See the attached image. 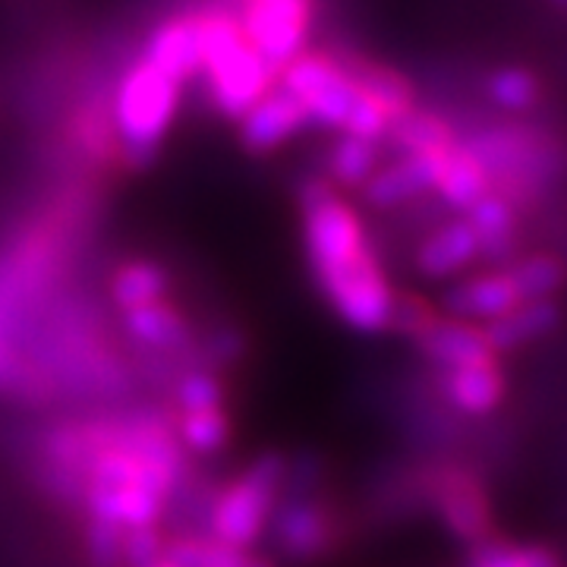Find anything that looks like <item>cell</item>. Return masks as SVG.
<instances>
[{
    "label": "cell",
    "instance_id": "6da1fadb",
    "mask_svg": "<svg viewBox=\"0 0 567 567\" xmlns=\"http://www.w3.org/2000/svg\"><path fill=\"white\" fill-rule=\"evenodd\" d=\"M199 44H203V76L212 107L224 121L237 123L252 104L275 85V70L246 41L240 20L230 7L215 3L193 10Z\"/></svg>",
    "mask_w": 567,
    "mask_h": 567
},
{
    "label": "cell",
    "instance_id": "7a4b0ae2",
    "mask_svg": "<svg viewBox=\"0 0 567 567\" xmlns=\"http://www.w3.org/2000/svg\"><path fill=\"white\" fill-rule=\"evenodd\" d=\"M183 85L167 80L148 61L126 66L121 85L111 99V121L117 133L123 171H145L158 158L164 140L181 111Z\"/></svg>",
    "mask_w": 567,
    "mask_h": 567
},
{
    "label": "cell",
    "instance_id": "3957f363",
    "mask_svg": "<svg viewBox=\"0 0 567 567\" xmlns=\"http://www.w3.org/2000/svg\"><path fill=\"white\" fill-rule=\"evenodd\" d=\"M287 454L262 451L208 495L203 533L234 548H256L265 539L268 520L281 502Z\"/></svg>",
    "mask_w": 567,
    "mask_h": 567
},
{
    "label": "cell",
    "instance_id": "277c9868",
    "mask_svg": "<svg viewBox=\"0 0 567 567\" xmlns=\"http://www.w3.org/2000/svg\"><path fill=\"white\" fill-rule=\"evenodd\" d=\"M265 539L275 548L281 567H316L344 546V514L328 502V495H281Z\"/></svg>",
    "mask_w": 567,
    "mask_h": 567
},
{
    "label": "cell",
    "instance_id": "5b68a950",
    "mask_svg": "<svg viewBox=\"0 0 567 567\" xmlns=\"http://www.w3.org/2000/svg\"><path fill=\"white\" fill-rule=\"evenodd\" d=\"M429 505L439 514L447 536L466 546L492 539V502L480 476L464 466H439L425 480Z\"/></svg>",
    "mask_w": 567,
    "mask_h": 567
},
{
    "label": "cell",
    "instance_id": "8992f818",
    "mask_svg": "<svg viewBox=\"0 0 567 567\" xmlns=\"http://www.w3.org/2000/svg\"><path fill=\"white\" fill-rule=\"evenodd\" d=\"M121 324L126 341L140 347L142 353H158L174 360L181 357L186 365H196V328L171 297L121 312Z\"/></svg>",
    "mask_w": 567,
    "mask_h": 567
},
{
    "label": "cell",
    "instance_id": "52a82bcc",
    "mask_svg": "<svg viewBox=\"0 0 567 567\" xmlns=\"http://www.w3.org/2000/svg\"><path fill=\"white\" fill-rule=\"evenodd\" d=\"M237 126H240V148L246 155L262 158V155H275L293 136H300L309 121H306L303 104L293 95H287L275 82L262 99L237 121Z\"/></svg>",
    "mask_w": 567,
    "mask_h": 567
},
{
    "label": "cell",
    "instance_id": "ba28073f",
    "mask_svg": "<svg viewBox=\"0 0 567 567\" xmlns=\"http://www.w3.org/2000/svg\"><path fill=\"white\" fill-rule=\"evenodd\" d=\"M447 148H442V152H423V155H401L394 164L379 167L360 186L363 203L369 208H379V212H391V208H401V205H410L413 199L425 196L429 189H435V181H439V171H442Z\"/></svg>",
    "mask_w": 567,
    "mask_h": 567
},
{
    "label": "cell",
    "instance_id": "9c48e42d",
    "mask_svg": "<svg viewBox=\"0 0 567 567\" xmlns=\"http://www.w3.org/2000/svg\"><path fill=\"white\" fill-rule=\"evenodd\" d=\"M142 61L162 70L164 76L177 85H189L199 80L203 76V44H199L196 17L183 13V17H171L162 25H155V32L142 48Z\"/></svg>",
    "mask_w": 567,
    "mask_h": 567
},
{
    "label": "cell",
    "instance_id": "30bf717a",
    "mask_svg": "<svg viewBox=\"0 0 567 567\" xmlns=\"http://www.w3.org/2000/svg\"><path fill=\"white\" fill-rule=\"evenodd\" d=\"M439 372V391L454 410L466 416H486L505 398V372L498 357L476 360V363L435 369Z\"/></svg>",
    "mask_w": 567,
    "mask_h": 567
},
{
    "label": "cell",
    "instance_id": "8fae6325",
    "mask_svg": "<svg viewBox=\"0 0 567 567\" xmlns=\"http://www.w3.org/2000/svg\"><path fill=\"white\" fill-rule=\"evenodd\" d=\"M520 293L517 287L511 281L507 271H486V275H473L466 281L454 284L451 290L445 293V306L447 316L454 319H466V322H492L498 316L511 312L514 306H520Z\"/></svg>",
    "mask_w": 567,
    "mask_h": 567
},
{
    "label": "cell",
    "instance_id": "7c38bea8",
    "mask_svg": "<svg viewBox=\"0 0 567 567\" xmlns=\"http://www.w3.org/2000/svg\"><path fill=\"white\" fill-rule=\"evenodd\" d=\"M413 344L435 369H451V365L476 363V360L495 357V350L486 341L483 324L454 319V316H439Z\"/></svg>",
    "mask_w": 567,
    "mask_h": 567
},
{
    "label": "cell",
    "instance_id": "4fadbf2b",
    "mask_svg": "<svg viewBox=\"0 0 567 567\" xmlns=\"http://www.w3.org/2000/svg\"><path fill=\"white\" fill-rule=\"evenodd\" d=\"M338 61L344 66L347 80L353 82L365 99H372V102L382 107L388 123L398 121L401 114L416 107V89H413V82L406 80L404 73H398L394 66L372 61V58H363L357 51L338 54Z\"/></svg>",
    "mask_w": 567,
    "mask_h": 567
},
{
    "label": "cell",
    "instance_id": "5bb4252c",
    "mask_svg": "<svg viewBox=\"0 0 567 567\" xmlns=\"http://www.w3.org/2000/svg\"><path fill=\"white\" fill-rule=\"evenodd\" d=\"M480 259V240L466 221L442 224L416 249V271L429 281H442Z\"/></svg>",
    "mask_w": 567,
    "mask_h": 567
},
{
    "label": "cell",
    "instance_id": "9a60e30c",
    "mask_svg": "<svg viewBox=\"0 0 567 567\" xmlns=\"http://www.w3.org/2000/svg\"><path fill=\"white\" fill-rule=\"evenodd\" d=\"M174 275L171 268L158 259H126L114 268L111 281H107V297L117 312H130L140 306L158 303L171 297Z\"/></svg>",
    "mask_w": 567,
    "mask_h": 567
},
{
    "label": "cell",
    "instance_id": "2e32d148",
    "mask_svg": "<svg viewBox=\"0 0 567 567\" xmlns=\"http://www.w3.org/2000/svg\"><path fill=\"white\" fill-rule=\"evenodd\" d=\"M555 324H558V306L551 300H536V303L514 306L511 312L483 324V331H486V341L495 350V357H502V353L520 350V347L546 338Z\"/></svg>",
    "mask_w": 567,
    "mask_h": 567
},
{
    "label": "cell",
    "instance_id": "e0dca14e",
    "mask_svg": "<svg viewBox=\"0 0 567 567\" xmlns=\"http://www.w3.org/2000/svg\"><path fill=\"white\" fill-rule=\"evenodd\" d=\"M435 193L454 212L473 208L488 193V177L483 164L476 162V155L461 142H454L445 152V162H442L439 181H435Z\"/></svg>",
    "mask_w": 567,
    "mask_h": 567
},
{
    "label": "cell",
    "instance_id": "ac0fdd59",
    "mask_svg": "<svg viewBox=\"0 0 567 567\" xmlns=\"http://www.w3.org/2000/svg\"><path fill=\"white\" fill-rule=\"evenodd\" d=\"M177 442L189 457H212L221 454L234 439V413L227 406H208V410H189V413H171Z\"/></svg>",
    "mask_w": 567,
    "mask_h": 567
},
{
    "label": "cell",
    "instance_id": "d6986e66",
    "mask_svg": "<svg viewBox=\"0 0 567 567\" xmlns=\"http://www.w3.org/2000/svg\"><path fill=\"white\" fill-rule=\"evenodd\" d=\"M379 158H382L379 142L341 133V140L334 142L331 152H328L324 177L334 183L341 193H353L379 171Z\"/></svg>",
    "mask_w": 567,
    "mask_h": 567
},
{
    "label": "cell",
    "instance_id": "ffe728a7",
    "mask_svg": "<svg viewBox=\"0 0 567 567\" xmlns=\"http://www.w3.org/2000/svg\"><path fill=\"white\" fill-rule=\"evenodd\" d=\"M398 155H423V152H442L454 145V130L439 114L429 111H406L398 121L388 123L385 140Z\"/></svg>",
    "mask_w": 567,
    "mask_h": 567
},
{
    "label": "cell",
    "instance_id": "44dd1931",
    "mask_svg": "<svg viewBox=\"0 0 567 567\" xmlns=\"http://www.w3.org/2000/svg\"><path fill=\"white\" fill-rule=\"evenodd\" d=\"M167 391V413H189V410H208V406H227V385L221 372L212 365H186L174 379Z\"/></svg>",
    "mask_w": 567,
    "mask_h": 567
},
{
    "label": "cell",
    "instance_id": "7402d4cb",
    "mask_svg": "<svg viewBox=\"0 0 567 567\" xmlns=\"http://www.w3.org/2000/svg\"><path fill=\"white\" fill-rule=\"evenodd\" d=\"M464 221L473 227V234L480 240V256L502 259L511 249V240H514V208H511L505 196L488 189L480 203L473 205V208H466Z\"/></svg>",
    "mask_w": 567,
    "mask_h": 567
},
{
    "label": "cell",
    "instance_id": "603a6c76",
    "mask_svg": "<svg viewBox=\"0 0 567 567\" xmlns=\"http://www.w3.org/2000/svg\"><path fill=\"white\" fill-rule=\"evenodd\" d=\"M511 281L517 287L524 303H536V300H551L561 284H565V265L555 256H529L514 268H507Z\"/></svg>",
    "mask_w": 567,
    "mask_h": 567
},
{
    "label": "cell",
    "instance_id": "cb8c5ba5",
    "mask_svg": "<svg viewBox=\"0 0 567 567\" xmlns=\"http://www.w3.org/2000/svg\"><path fill=\"white\" fill-rule=\"evenodd\" d=\"M486 92L488 99L505 111H529L539 102V80L529 70L505 66V70H495L488 76Z\"/></svg>",
    "mask_w": 567,
    "mask_h": 567
},
{
    "label": "cell",
    "instance_id": "d4e9b609",
    "mask_svg": "<svg viewBox=\"0 0 567 567\" xmlns=\"http://www.w3.org/2000/svg\"><path fill=\"white\" fill-rule=\"evenodd\" d=\"M470 567H561V561L546 546H505V543L486 539L473 546Z\"/></svg>",
    "mask_w": 567,
    "mask_h": 567
},
{
    "label": "cell",
    "instance_id": "484cf974",
    "mask_svg": "<svg viewBox=\"0 0 567 567\" xmlns=\"http://www.w3.org/2000/svg\"><path fill=\"white\" fill-rule=\"evenodd\" d=\"M82 558L89 567H123V527L82 517Z\"/></svg>",
    "mask_w": 567,
    "mask_h": 567
},
{
    "label": "cell",
    "instance_id": "4316f807",
    "mask_svg": "<svg viewBox=\"0 0 567 567\" xmlns=\"http://www.w3.org/2000/svg\"><path fill=\"white\" fill-rule=\"evenodd\" d=\"M435 319H439V312H435V306L429 303L425 297H420V293H398L394 290L388 331L401 334L406 341H416Z\"/></svg>",
    "mask_w": 567,
    "mask_h": 567
},
{
    "label": "cell",
    "instance_id": "83f0119b",
    "mask_svg": "<svg viewBox=\"0 0 567 567\" xmlns=\"http://www.w3.org/2000/svg\"><path fill=\"white\" fill-rule=\"evenodd\" d=\"M167 551V533L162 527L123 529V567H152Z\"/></svg>",
    "mask_w": 567,
    "mask_h": 567
},
{
    "label": "cell",
    "instance_id": "f1b7e54d",
    "mask_svg": "<svg viewBox=\"0 0 567 567\" xmlns=\"http://www.w3.org/2000/svg\"><path fill=\"white\" fill-rule=\"evenodd\" d=\"M240 567H281V565H278L271 555H262V551H256V548H252V551L246 555V561Z\"/></svg>",
    "mask_w": 567,
    "mask_h": 567
},
{
    "label": "cell",
    "instance_id": "f546056e",
    "mask_svg": "<svg viewBox=\"0 0 567 567\" xmlns=\"http://www.w3.org/2000/svg\"><path fill=\"white\" fill-rule=\"evenodd\" d=\"M152 567H177V565H174V561H171V558H167V555H164L162 561H155V565H152Z\"/></svg>",
    "mask_w": 567,
    "mask_h": 567
},
{
    "label": "cell",
    "instance_id": "4dcf8cb0",
    "mask_svg": "<svg viewBox=\"0 0 567 567\" xmlns=\"http://www.w3.org/2000/svg\"><path fill=\"white\" fill-rule=\"evenodd\" d=\"M555 3H567V0H555Z\"/></svg>",
    "mask_w": 567,
    "mask_h": 567
}]
</instances>
